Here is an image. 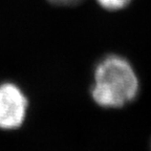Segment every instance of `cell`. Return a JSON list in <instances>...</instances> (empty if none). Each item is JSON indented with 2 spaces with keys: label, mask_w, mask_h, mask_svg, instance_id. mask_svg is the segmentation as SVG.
<instances>
[{
  "label": "cell",
  "mask_w": 151,
  "mask_h": 151,
  "mask_svg": "<svg viewBox=\"0 0 151 151\" xmlns=\"http://www.w3.org/2000/svg\"><path fill=\"white\" fill-rule=\"evenodd\" d=\"M92 98L100 106L122 107L137 96L139 83L130 64L118 56H109L94 73Z\"/></svg>",
  "instance_id": "1"
},
{
  "label": "cell",
  "mask_w": 151,
  "mask_h": 151,
  "mask_svg": "<svg viewBox=\"0 0 151 151\" xmlns=\"http://www.w3.org/2000/svg\"><path fill=\"white\" fill-rule=\"evenodd\" d=\"M27 100L18 86L12 83L0 85V128L16 129L22 125Z\"/></svg>",
  "instance_id": "2"
},
{
  "label": "cell",
  "mask_w": 151,
  "mask_h": 151,
  "mask_svg": "<svg viewBox=\"0 0 151 151\" xmlns=\"http://www.w3.org/2000/svg\"><path fill=\"white\" fill-rule=\"evenodd\" d=\"M97 1L103 9L109 11H118L127 6L131 0H97Z\"/></svg>",
  "instance_id": "3"
},
{
  "label": "cell",
  "mask_w": 151,
  "mask_h": 151,
  "mask_svg": "<svg viewBox=\"0 0 151 151\" xmlns=\"http://www.w3.org/2000/svg\"><path fill=\"white\" fill-rule=\"evenodd\" d=\"M50 3L56 5H61V6H71V5L79 4L83 0H47Z\"/></svg>",
  "instance_id": "4"
}]
</instances>
